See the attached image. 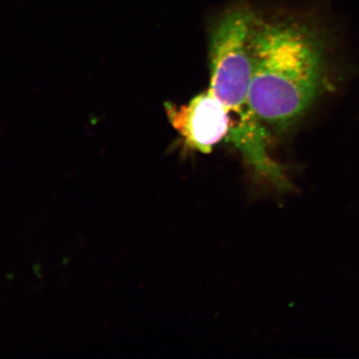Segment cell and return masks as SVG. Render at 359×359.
Here are the masks:
<instances>
[{
    "label": "cell",
    "mask_w": 359,
    "mask_h": 359,
    "mask_svg": "<svg viewBox=\"0 0 359 359\" xmlns=\"http://www.w3.org/2000/svg\"><path fill=\"white\" fill-rule=\"evenodd\" d=\"M256 13L245 7L231 9L212 29L210 39V91L231 116V142L257 173L282 187L287 175L269 152V130L250 103L252 32Z\"/></svg>",
    "instance_id": "7a4b0ae2"
},
{
    "label": "cell",
    "mask_w": 359,
    "mask_h": 359,
    "mask_svg": "<svg viewBox=\"0 0 359 359\" xmlns=\"http://www.w3.org/2000/svg\"><path fill=\"white\" fill-rule=\"evenodd\" d=\"M250 44L252 109L266 129L287 131L332 87L327 39L311 21L257 16Z\"/></svg>",
    "instance_id": "6da1fadb"
},
{
    "label": "cell",
    "mask_w": 359,
    "mask_h": 359,
    "mask_svg": "<svg viewBox=\"0 0 359 359\" xmlns=\"http://www.w3.org/2000/svg\"><path fill=\"white\" fill-rule=\"evenodd\" d=\"M167 114L186 145L205 154L228 138L231 128L230 114L210 90L186 105L176 107L169 104Z\"/></svg>",
    "instance_id": "3957f363"
}]
</instances>
